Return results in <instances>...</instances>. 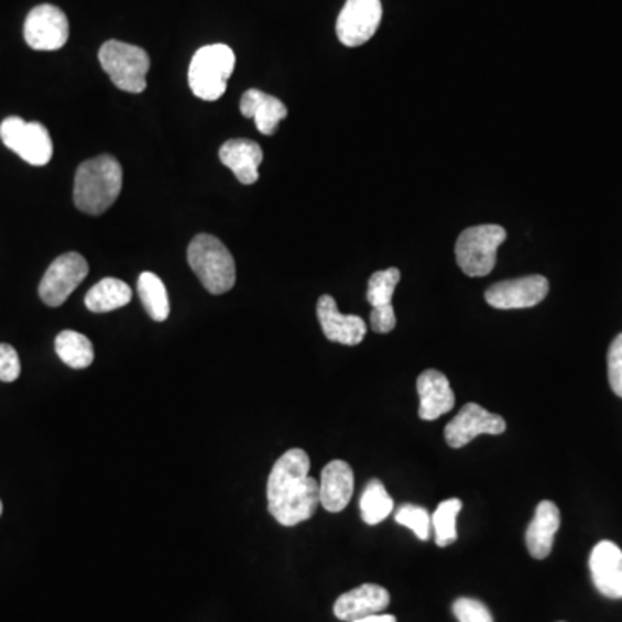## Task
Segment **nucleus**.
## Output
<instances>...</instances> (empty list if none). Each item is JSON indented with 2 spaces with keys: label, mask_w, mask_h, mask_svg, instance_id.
Here are the masks:
<instances>
[{
  "label": "nucleus",
  "mask_w": 622,
  "mask_h": 622,
  "mask_svg": "<svg viewBox=\"0 0 622 622\" xmlns=\"http://www.w3.org/2000/svg\"><path fill=\"white\" fill-rule=\"evenodd\" d=\"M21 362L11 345H0V381L14 382L20 378Z\"/></svg>",
  "instance_id": "obj_30"
},
{
  "label": "nucleus",
  "mask_w": 622,
  "mask_h": 622,
  "mask_svg": "<svg viewBox=\"0 0 622 622\" xmlns=\"http://www.w3.org/2000/svg\"><path fill=\"white\" fill-rule=\"evenodd\" d=\"M317 315L321 330L329 341L345 346H357L365 338L367 324L363 318L357 317V315H342L339 312L338 303L329 294H324L318 299Z\"/></svg>",
  "instance_id": "obj_14"
},
{
  "label": "nucleus",
  "mask_w": 622,
  "mask_h": 622,
  "mask_svg": "<svg viewBox=\"0 0 622 622\" xmlns=\"http://www.w3.org/2000/svg\"><path fill=\"white\" fill-rule=\"evenodd\" d=\"M460 510H462V502L458 498H450V500L439 503L438 509L430 517L434 534H436V545L441 546V548L457 542V515Z\"/></svg>",
  "instance_id": "obj_26"
},
{
  "label": "nucleus",
  "mask_w": 622,
  "mask_h": 622,
  "mask_svg": "<svg viewBox=\"0 0 622 622\" xmlns=\"http://www.w3.org/2000/svg\"><path fill=\"white\" fill-rule=\"evenodd\" d=\"M269 512L285 527H294L314 517L320 503V484L309 478V457L294 448L279 458L266 484Z\"/></svg>",
  "instance_id": "obj_1"
},
{
  "label": "nucleus",
  "mask_w": 622,
  "mask_h": 622,
  "mask_svg": "<svg viewBox=\"0 0 622 622\" xmlns=\"http://www.w3.org/2000/svg\"><path fill=\"white\" fill-rule=\"evenodd\" d=\"M353 622H396V618L390 614H378V615H370V618L365 619H358V621Z\"/></svg>",
  "instance_id": "obj_31"
},
{
  "label": "nucleus",
  "mask_w": 622,
  "mask_h": 622,
  "mask_svg": "<svg viewBox=\"0 0 622 622\" xmlns=\"http://www.w3.org/2000/svg\"><path fill=\"white\" fill-rule=\"evenodd\" d=\"M417 393L421 397L418 417L422 421H436L448 414L455 406V394L445 373L439 370H426L417 381Z\"/></svg>",
  "instance_id": "obj_18"
},
{
  "label": "nucleus",
  "mask_w": 622,
  "mask_h": 622,
  "mask_svg": "<svg viewBox=\"0 0 622 622\" xmlns=\"http://www.w3.org/2000/svg\"><path fill=\"white\" fill-rule=\"evenodd\" d=\"M381 20V0H346L336 33L346 47H360L375 35Z\"/></svg>",
  "instance_id": "obj_10"
},
{
  "label": "nucleus",
  "mask_w": 622,
  "mask_h": 622,
  "mask_svg": "<svg viewBox=\"0 0 622 622\" xmlns=\"http://www.w3.org/2000/svg\"><path fill=\"white\" fill-rule=\"evenodd\" d=\"M137 293L149 317L154 321H165L170 317L168 291L156 273H141V277L137 281Z\"/></svg>",
  "instance_id": "obj_24"
},
{
  "label": "nucleus",
  "mask_w": 622,
  "mask_h": 622,
  "mask_svg": "<svg viewBox=\"0 0 622 622\" xmlns=\"http://www.w3.org/2000/svg\"><path fill=\"white\" fill-rule=\"evenodd\" d=\"M0 515H2V502H0Z\"/></svg>",
  "instance_id": "obj_32"
},
{
  "label": "nucleus",
  "mask_w": 622,
  "mask_h": 622,
  "mask_svg": "<svg viewBox=\"0 0 622 622\" xmlns=\"http://www.w3.org/2000/svg\"><path fill=\"white\" fill-rule=\"evenodd\" d=\"M221 163L232 170L233 175L244 185L257 184L260 165L263 163V149L249 139H230L218 151Z\"/></svg>",
  "instance_id": "obj_19"
},
{
  "label": "nucleus",
  "mask_w": 622,
  "mask_h": 622,
  "mask_svg": "<svg viewBox=\"0 0 622 622\" xmlns=\"http://www.w3.org/2000/svg\"><path fill=\"white\" fill-rule=\"evenodd\" d=\"M68 39V18L56 6H36L24 21V41L35 51H57Z\"/></svg>",
  "instance_id": "obj_9"
},
{
  "label": "nucleus",
  "mask_w": 622,
  "mask_h": 622,
  "mask_svg": "<svg viewBox=\"0 0 622 622\" xmlns=\"http://www.w3.org/2000/svg\"><path fill=\"white\" fill-rule=\"evenodd\" d=\"M99 63L118 89L141 94L148 87L151 59L144 48L121 41H109L99 51Z\"/></svg>",
  "instance_id": "obj_5"
},
{
  "label": "nucleus",
  "mask_w": 622,
  "mask_h": 622,
  "mask_svg": "<svg viewBox=\"0 0 622 622\" xmlns=\"http://www.w3.org/2000/svg\"><path fill=\"white\" fill-rule=\"evenodd\" d=\"M593 585L603 597L622 599V550L615 543L600 542L590 555Z\"/></svg>",
  "instance_id": "obj_15"
},
{
  "label": "nucleus",
  "mask_w": 622,
  "mask_h": 622,
  "mask_svg": "<svg viewBox=\"0 0 622 622\" xmlns=\"http://www.w3.org/2000/svg\"><path fill=\"white\" fill-rule=\"evenodd\" d=\"M451 609L458 622H494L490 609L476 599H457Z\"/></svg>",
  "instance_id": "obj_28"
},
{
  "label": "nucleus",
  "mask_w": 622,
  "mask_h": 622,
  "mask_svg": "<svg viewBox=\"0 0 622 622\" xmlns=\"http://www.w3.org/2000/svg\"><path fill=\"white\" fill-rule=\"evenodd\" d=\"M400 279H402V273L397 269L379 270L369 279L367 302L372 305L370 326L375 332L388 334L396 327L393 294Z\"/></svg>",
  "instance_id": "obj_13"
},
{
  "label": "nucleus",
  "mask_w": 622,
  "mask_h": 622,
  "mask_svg": "<svg viewBox=\"0 0 622 622\" xmlns=\"http://www.w3.org/2000/svg\"><path fill=\"white\" fill-rule=\"evenodd\" d=\"M123 170L117 157L102 154L84 161L75 175L73 199L75 206L87 215H102L120 196Z\"/></svg>",
  "instance_id": "obj_2"
},
{
  "label": "nucleus",
  "mask_w": 622,
  "mask_h": 622,
  "mask_svg": "<svg viewBox=\"0 0 622 622\" xmlns=\"http://www.w3.org/2000/svg\"><path fill=\"white\" fill-rule=\"evenodd\" d=\"M89 275V263L80 253L61 254L51 263L39 285V296L47 306L63 305Z\"/></svg>",
  "instance_id": "obj_8"
},
{
  "label": "nucleus",
  "mask_w": 622,
  "mask_h": 622,
  "mask_svg": "<svg viewBox=\"0 0 622 622\" xmlns=\"http://www.w3.org/2000/svg\"><path fill=\"white\" fill-rule=\"evenodd\" d=\"M558 527H560V510L550 500H543L536 506L534 519L526 531V546L531 557L543 560L552 554Z\"/></svg>",
  "instance_id": "obj_20"
},
{
  "label": "nucleus",
  "mask_w": 622,
  "mask_h": 622,
  "mask_svg": "<svg viewBox=\"0 0 622 622\" xmlns=\"http://www.w3.org/2000/svg\"><path fill=\"white\" fill-rule=\"evenodd\" d=\"M0 139L21 160L32 166H45L53 160L54 145L44 124L26 123L20 117H9L0 124Z\"/></svg>",
  "instance_id": "obj_7"
},
{
  "label": "nucleus",
  "mask_w": 622,
  "mask_h": 622,
  "mask_svg": "<svg viewBox=\"0 0 622 622\" xmlns=\"http://www.w3.org/2000/svg\"><path fill=\"white\" fill-rule=\"evenodd\" d=\"M187 261L208 293L220 296L236 285V261L220 239L199 233L187 249Z\"/></svg>",
  "instance_id": "obj_3"
},
{
  "label": "nucleus",
  "mask_w": 622,
  "mask_h": 622,
  "mask_svg": "<svg viewBox=\"0 0 622 622\" xmlns=\"http://www.w3.org/2000/svg\"><path fill=\"white\" fill-rule=\"evenodd\" d=\"M506 230L500 226H478L463 230L455 244V257L469 277H484L496 265L498 248L505 242Z\"/></svg>",
  "instance_id": "obj_6"
},
{
  "label": "nucleus",
  "mask_w": 622,
  "mask_h": 622,
  "mask_svg": "<svg viewBox=\"0 0 622 622\" xmlns=\"http://www.w3.org/2000/svg\"><path fill=\"white\" fill-rule=\"evenodd\" d=\"M396 522L402 524V526L408 527L410 531H414L415 536H417L421 542H427L429 539L430 530H433V521H430L429 512L426 509H422L418 505H412V503H406V505L400 506L396 512Z\"/></svg>",
  "instance_id": "obj_27"
},
{
  "label": "nucleus",
  "mask_w": 622,
  "mask_h": 622,
  "mask_svg": "<svg viewBox=\"0 0 622 622\" xmlns=\"http://www.w3.org/2000/svg\"><path fill=\"white\" fill-rule=\"evenodd\" d=\"M393 509V498L385 491L384 484L379 479H372L363 490L362 498H360V512H362L363 522L369 526H378L388 519Z\"/></svg>",
  "instance_id": "obj_25"
},
{
  "label": "nucleus",
  "mask_w": 622,
  "mask_h": 622,
  "mask_svg": "<svg viewBox=\"0 0 622 622\" xmlns=\"http://www.w3.org/2000/svg\"><path fill=\"white\" fill-rule=\"evenodd\" d=\"M132 302V290L120 279H102L85 296V306L92 314H108Z\"/></svg>",
  "instance_id": "obj_22"
},
{
  "label": "nucleus",
  "mask_w": 622,
  "mask_h": 622,
  "mask_svg": "<svg viewBox=\"0 0 622 622\" xmlns=\"http://www.w3.org/2000/svg\"><path fill=\"white\" fill-rule=\"evenodd\" d=\"M548 291L550 282L543 275H527L491 285L484 297L488 305L498 309L533 308L548 296Z\"/></svg>",
  "instance_id": "obj_11"
},
{
  "label": "nucleus",
  "mask_w": 622,
  "mask_h": 622,
  "mask_svg": "<svg viewBox=\"0 0 622 622\" xmlns=\"http://www.w3.org/2000/svg\"><path fill=\"white\" fill-rule=\"evenodd\" d=\"M318 484H320V505L330 514H339L353 498V469L345 460H332L321 470Z\"/></svg>",
  "instance_id": "obj_17"
},
{
  "label": "nucleus",
  "mask_w": 622,
  "mask_h": 622,
  "mask_svg": "<svg viewBox=\"0 0 622 622\" xmlns=\"http://www.w3.org/2000/svg\"><path fill=\"white\" fill-rule=\"evenodd\" d=\"M607 370H609V384L615 396L622 397V332L612 341L607 353Z\"/></svg>",
  "instance_id": "obj_29"
},
{
  "label": "nucleus",
  "mask_w": 622,
  "mask_h": 622,
  "mask_svg": "<svg viewBox=\"0 0 622 622\" xmlns=\"http://www.w3.org/2000/svg\"><path fill=\"white\" fill-rule=\"evenodd\" d=\"M558 622H564V621H558Z\"/></svg>",
  "instance_id": "obj_33"
},
{
  "label": "nucleus",
  "mask_w": 622,
  "mask_h": 622,
  "mask_svg": "<svg viewBox=\"0 0 622 622\" xmlns=\"http://www.w3.org/2000/svg\"><path fill=\"white\" fill-rule=\"evenodd\" d=\"M233 69H236V54L229 45H206L199 48L190 61V90L203 101H217L227 92Z\"/></svg>",
  "instance_id": "obj_4"
},
{
  "label": "nucleus",
  "mask_w": 622,
  "mask_h": 622,
  "mask_svg": "<svg viewBox=\"0 0 622 622\" xmlns=\"http://www.w3.org/2000/svg\"><path fill=\"white\" fill-rule=\"evenodd\" d=\"M506 422L500 415L491 414L478 403H467L457 417L445 427V439L451 448H463L481 434L505 433Z\"/></svg>",
  "instance_id": "obj_12"
},
{
  "label": "nucleus",
  "mask_w": 622,
  "mask_h": 622,
  "mask_svg": "<svg viewBox=\"0 0 622 622\" xmlns=\"http://www.w3.org/2000/svg\"><path fill=\"white\" fill-rule=\"evenodd\" d=\"M242 117L253 118L258 132L273 135L279 124L287 117V108L277 97L269 96L258 89H249L241 99Z\"/></svg>",
  "instance_id": "obj_21"
},
{
  "label": "nucleus",
  "mask_w": 622,
  "mask_h": 622,
  "mask_svg": "<svg viewBox=\"0 0 622 622\" xmlns=\"http://www.w3.org/2000/svg\"><path fill=\"white\" fill-rule=\"evenodd\" d=\"M390 602V591L379 585L367 582L362 587L341 594L334 603V614L341 621L353 622L358 619L381 614L388 609Z\"/></svg>",
  "instance_id": "obj_16"
},
{
  "label": "nucleus",
  "mask_w": 622,
  "mask_h": 622,
  "mask_svg": "<svg viewBox=\"0 0 622 622\" xmlns=\"http://www.w3.org/2000/svg\"><path fill=\"white\" fill-rule=\"evenodd\" d=\"M57 357L75 370L87 369L94 362V346L90 339L77 330H63L54 342Z\"/></svg>",
  "instance_id": "obj_23"
}]
</instances>
